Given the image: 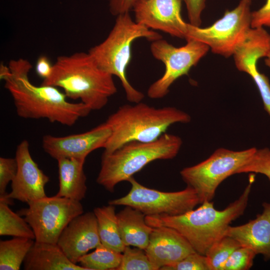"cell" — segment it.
Masks as SVG:
<instances>
[{
	"label": "cell",
	"mask_w": 270,
	"mask_h": 270,
	"mask_svg": "<svg viewBox=\"0 0 270 270\" xmlns=\"http://www.w3.org/2000/svg\"><path fill=\"white\" fill-rule=\"evenodd\" d=\"M8 70L0 80L11 95L18 116L26 119L46 118L51 122L72 126L87 116L92 110L82 102H68L58 88L34 84L28 74L32 66L28 60H10Z\"/></svg>",
	"instance_id": "obj_1"
},
{
	"label": "cell",
	"mask_w": 270,
	"mask_h": 270,
	"mask_svg": "<svg viewBox=\"0 0 270 270\" xmlns=\"http://www.w3.org/2000/svg\"><path fill=\"white\" fill-rule=\"evenodd\" d=\"M254 180L252 174L240 196L222 210L216 209L212 201L205 202L196 209L179 215L146 216V222L152 227L164 226L175 230L196 252L205 255L214 243L225 236L230 224L244 214Z\"/></svg>",
	"instance_id": "obj_2"
},
{
	"label": "cell",
	"mask_w": 270,
	"mask_h": 270,
	"mask_svg": "<svg viewBox=\"0 0 270 270\" xmlns=\"http://www.w3.org/2000/svg\"><path fill=\"white\" fill-rule=\"evenodd\" d=\"M41 84L62 88L68 98L80 100L92 110L102 108L117 92L113 76L100 68L88 52L58 56Z\"/></svg>",
	"instance_id": "obj_3"
},
{
	"label": "cell",
	"mask_w": 270,
	"mask_h": 270,
	"mask_svg": "<svg viewBox=\"0 0 270 270\" xmlns=\"http://www.w3.org/2000/svg\"><path fill=\"white\" fill-rule=\"evenodd\" d=\"M190 120V114L175 107L156 108L141 102L134 105H123L106 121L112 134L104 148V153H111L130 142L155 140L172 124H186Z\"/></svg>",
	"instance_id": "obj_4"
},
{
	"label": "cell",
	"mask_w": 270,
	"mask_h": 270,
	"mask_svg": "<svg viewBox=\"0 0 270 270\" xmlns=\"http://www.w3.org/2000/svg\"><path fill=\"white\" fill-rule=\"evenodd\" d=\"M145 38L153 42L162 38L158 32L134 20L130 12L116 16L114 26L106 39L88 51L104 71L119 78L126 99L138 103L144 94L130 83L126 77L127 68L132 58V46L136 39Z\"/></svg>",
	"instance_id": "obj_5"
},
{
	"label": "cell",
	"mask_w": 270,
	"mask_h": 270,
	"mask_svg": "<svg viewBox=\"0 0 270 270\" xmlns=\"http://www.w3.org/2000/svg\"><path fill=\"white\" fill-rule=\"evenodd\" d=\"M182 144L178 136L164 133L152 142H130L111 153H103L96 182L113 192L118 184L128 181L150 162L176 157Z\"/></svg>",
	"instance_id": "obj_6"
},
{
	"label": "cell",
	"mask_w": 270,
	"mask_h": 270,
	"mask_svg": "<svg viewBox=\"0 0 270 270\" xmlns=\"http://www.w3.org/2000/svg\"><path fill=\"white\" fill-rule=\"evenodd\" d=\"M256 149L235 151L218 148L206 160L183 168L180 176L187 186L196 191L200 204L212 201L218 186L230 176L236 174Z\"/></svg>",
	"instance_id": "obj_7"
},
{
	"label": "cell",
	"mask_w": 270,
	"mask_h": 270,
	"mask_svg": "<svg viewBox=\"0 0 270 270\" xmlns=\"http://www.w3.org/2000/svg\"><path fill=\"white\" fill-rule=\"evenodd\" d=\"M252 0H241L233 10L206 28L188 23L186 40L192 38L206 44L214 54L226 58L234 54L251 28Z\"/></svg>",
	"instance_id": "obj_8"
},
{
	"label": "cell",
	"mask_w": 270,
	"mask_h": 270,
	"mask_svg": "<svg viewBox=\"0 0 270 270\" xmlns=\"http://www.w3.org/2000/svg\"><path fill=\"white\" fill-rule=\"evenodd\" d=\"M17 213L33 230L35 241L56 244L62 232L76 216L84 213L80 202L56 195L30 201Z\"/></svg>",
	"instance_id": "obj_9"
},
{
	"label": "cell",
	"mask_w": 270,
	"mask_h": 270,
	"mask_svg": "<svg viewBox=\"0 0 270 270\" xmlns=\"http://www.w3.org/2000/svg\"><path fill=\"white\" fill-rule=\"evenodd\" d=\"M182 46L176 47L162 38L152 42L150 52L153 56L165 66L162 76L152 83L148 90V96L152 99L161 98L169 92L171 85L180 76L188 74L210 50L205 44L189 38Z\"/></svg>",
	"instance_id": "obj_10"
},
{
	"label": "cell",
	"mask_w": 270,
	"mask_h": 270,
	"mask_svg": "<svg viewBox=\"0 0 270 270\" xmlns=\"http://www.w3.org/2000/svg\"><path fill=\"white\" fill-rule=\"evenodd\" d=\"M128 182L131 188L128 194L110 200L108 204L129 206L146 216H176L194 209L200 204L196 192L188 186L180 191L164 192L146 187L133 176Z\"/></svg>",
	"instance_id": "obj_11"
},
{
	"label": "cell",
	"mask_w": 270,
	"mask_h": 270,
	"mask_svg": "<svg viewBox=\"0 0 270 270\" xmlns=\"http://www.w3.org/2000/svg\"><path fill=\"white\" fill-rule=\"evenodd\" d=\"M111 134L110 127L105 122L82 133L62 136L46 134L42 138V147L56 160L61 158L86 160L90 152L104 148Z\"/></svg>",
	"instance_id": "obj_12"
},
{
	"label": "cell",
	"mask_w": 270,
	"mask_h": 270,
	"mask_svg": "<svg viewBox=\"0 0 270 270\" xmlns=\"http://www.w3.org/2000/svg\"><path fill=\"white\" fill-rule=\"evenodd\" d=\"M182 0H144L133 8L135 21L152 30L186 40L188 23L181 14Z\"/></svg>",
	"instance_id": "obj_13"
},
{
	"label": "cell",
	"mask_w": 270,
	"mask_h": 270,
	"mask_svg": "<svg viewBox=\"0 0 270 270\" xmlns=\"http://www.w3.org/2000/svg\"><path fill=\"white\" fill-rule=\"evenodd\" d=\"M15 158L17 172L12 182V191L8 194L6 200L14 199L28 204L46 196L44 188L50 178L32 158L27 140L18 144Z\"/></svg>",
	"instance_id": "obj_14"
},
{
	"label": "cell",
	"mask_w": 270,
	"mask_h": 270,
	"mask_svg": "<svg viewBox=\"0 0 270 270\" xmlns=\"http://www.w3.org/2000/svg\"><path fill=\"white\" fill-rule=\"evenodd\" d=\"M57 245L73 263L101 244L96 216L87 212L74 218L60 235Z\"/></svg>",
	"instance_id": "obj_15"
},
{
	"label": "cell",
	"mask_w": 270,
	"mask_h": 270,
	"mask_svg": "<svg viewBox=\"0 0 270 270\" xmlns=\"http://www.w3.org/2000/svg\"><path fill=\"white\" fill-rule=\"evenodd\" d=\"M153 228L144 250L158 270L174 265L196 252L188 242L175 230L164 226Z\"/></svg>",
	"instance_id": "obj_16"
},
{
	"label": "cell",
	"mask_w": 270,
	"mask_h": 270,
	"mask_svg": "<svg viewBox=\"0 0 270 270\" xmlns=\"http://www.w3.org/2000/svg\"><path fill=\"white\" fill-rule=\"evenodd\" d=\"M261 214L246 224L228 228L225 236L236 240L241 246L249 248L265 260H270V202L262 204Z\"/></svg>",
	"instance_id": "obj_17"
},
{
	"label": "cell",
	"mask_w": 270,
	"mask_h": 270,
	"mask_svg": "<svg viewBox=\"0 0 270 270\" xmlns=\"http://www.w3.org/2000/svg\"><path fill=\"white\" fill-rule=\"evenodd\" d=\"M26 270H86L72 262L57 245L35 241L24 262Z\"/></svg>",
	"instance_id": "obj_18"
},
{
	"label": "cell",
	"mask_w": 270,
	"mask_h": 270,
	"mask_svg": "<svg viewBox=\"0 0 270 270\" xmlns=\"http://www.w3.org/2000/svg\"><path fill=\"white\" fill-rule=\"evenodd\" d=\"M270 34L264 28H250L233 56L236 68L248 74L257 68L258 60L268 54Z\"/></svg>",
	"instance_id": "obj_19"
},
{
	"label": "cell",
	"mask_w": 270,
	"mask_h": 270,
	"mask_svg": "<svg viewBox=\"0 0 270 270\" xmlns=\"http://www.w3.org/2000/svg\"><path fill=\"white\" fill-rule=\"evenodd\" d=\"M59 190L56 196L80 202L87 190L84 170L85 160L61 158L58 160Z\"/></svg>",
	"instance_id": "obj_20"
},
{
	"label": "cell",
	"mask_w": 270,
	"mask_h": 270,
	"mask_svg": "<svg viewBox=\"0 0 270 270\" xmlns=\"http://www.w3.org/2000/svg\"><path fill=\"white\" fill-rule=\"evenodd\" d=\"M116 216L124 244L145 250L154 228L146 224V215L136 208L126 206Z\"/></svg>",
	"instance_id": "obj_21"
},
{
	"label": "cell",
	"mask_w": 270,
	"mask_h": 270,
	"mask_svg": "<svg viewBox=\"0 0 270 270\" xmlns=\"http://www.w3.org/2000/svg\"><path fill=\"white\" fill-rule=\"evenodd\" d=\"M101 244L118 252L126 246L120 234L115 206L110 204L94 209Z\"/></svg>",
	"instance_id": "obj_22"
},
{
	"label": "cell",
	"mask_w": 270,
	"mask_h": 270,
	"mask_svg": "<svg viewBox=\"0 0 270 270\" xmlns=\"http://www.w3.org/2000/svg\"><path fill=\"white\" fill-rule=\"evenodd\" d=\"M35 240L14 237L0 241V270H18Z\"/></svg>",
	"instance_id": "obj_23"
},
{
	"label": "cell",
	"mask_w": 270,
	"mask_h": 270,
	"mask_svg": "<svg viewBox=\"0 0 270 270\" xmlns=\"http://www.w3.org/2000/svg\"><path fill=\"white\" fill-rule=\"evenodd\" d=\"M121 253L101 244L94 252L80 257L78 264L86 270H116L121 262Z\"/></svg>",
	"instance_id": "obj_24"
},
{
	"label": "cell",
	"mask_w": 270,
	"mask_h": 270,
	"mask_svg": "<svg viewBox=\"0 0 270 270\" xmlns=\"http://www.w3.org/2000/svg\"><path fill=\"white\" fill-rule=\"evenodd\" d=\"M8 204L0 202V236L26 238L35 240L34 232L24 218L14 212Z\"/></svg>",
	"instance_id": "obj_25"
},
{
	"label": "cell",
	"mask_w": 270,
	"mask_h": 270,
	"mask_svg": "<svg viewBox=\"0 0 270 270\" xmlns=\"http://www.w3.org/2000/svg\"><path fill=\"white\" fill-rule=\"evenodd\" d=\"M240 246L236 240L228 236L214 243L205 254L210 270H222L232 252Z\"/></svg>",
	"instance_id": "obj_26"
},
{
	"label": "cell",
	"mask_w": 270,
	"mask_h": 270,
	"mask_svg": "<svg viewBox=\"0 0 270 270\" xmlns=\"http://www.w3.org/2000/svg\"><path fill=\"white\" fill-rule=\"evenodd\" d=\"M116 270H158L144 250L126 246Z\"/></svg>",
	"instance_id": "obj_27"
},
{
	"label": "cell",
	"mask_w": 270,
	"mask_h": 270,
	"mask_svg": "<svg viewBox=\"0 0 270 270\" xmlns=\"http://www.w3.org/2000/svg\"><path fill=\"white\" fill-rule=\"evenodd\" d=\"M248 172L264 174L270 180V150L268 148H256L248 161L237 172V174Z\"/></svg>",
	"instance_id": "obj_28"
},
{
	"label": "cell",
	"mask_w": 270,
	"mask_h": 270,
	"mask_svg": "<svg viewBox=\"0 0 270 270\" xmlns=\"http://www.w3.org/2000/svg\"><path fill=\"white\" fill-rule=\"evenodd\" d=\"M256 255L251 248L240 246L232 252L222 270H248L252 266Z\"/></svg>",
	"instance_id": "obj_29"
},
{
	"label": "cell",
	"mask_w": 270,
	"mask_h": 270,
	"mask_svg": "<svg viewBox=\"0 0 270 270\" xmlns=\"http://www.w3.org/2000/svg\"><path fill=\"white\" fill-rule=\"evenodd\" d=\"M18 170V163L16 158H0V200L6 199L8 193L7 186L16 176Z\"/></svg>",
	"instance_id": "obj_30"
},
{
	"label": "cell",
	"mask_w": 270,
	"mask_h": 270,
	"mask_svg": "<svg viewBox=\"0 0 270 270\" xmlns=\"http://www.w3.org/2000/svg\"><path fill=\"white\" fill-rule=\"evenodd\" d=\"M162 270H210L205 255L195 252L174 265L163 268Z\"/></svg>",
	"instance_id": "obj_31"
},
{
	"label": "cell",
	"mask_w": 270,
	"mask_h": 270,
	"mask_svg": "<svg viewBox=\"0 0 270 270\" xmlns=\"http://www.w3.org/2000/svg\"><path fill=\"white\" fill-rule=\"evenodd\" d=\"M249 75L257 86L264 108L270 116V83L268 78L259 72L257 68L252 70Z\"/></svg>",
	"instance_id": "obj_32"
},
{
	"label": "cell",
	"mask_w": 270,
	"mask_h": 270,
	"mask_svg": "<svg viewBox=\"0 0 270 270\" xmlns=\"http://www.w3.org/2000/svg\"><path fill=\"white\" fill-rule=\"evenodd\" d=\"M186 5L188 16L191 24L200 26L201 16L206 7V0H182Z\"/></svg>",
	"instance_id": "obj_33"
},
{
	"label": "cell",
	"mask_w": 270,
	"mask_h": 270,
	"mask_svg": "<svg viewBox=\"0 0 270 270\" xmlns=\"http://www.w3.org/2000/svg\"><path fill=\"white\" fill-rule=\"evenodd\" d=\"M270 27V0H266L265 4L258 10L252 12L251 28Z\"/></svg>",
	"instance_id": "obj_34"
},
{
	"label": "cell",
	"mask_w": 270,
	"mask_h": 270,
	"mask_svg": "<svg viewBox=\"0 0 270 270\" xmlns=\"http://www.w3.org/2000/svg\"><path fill=\"white\" fill-rule=\"evenodd\" d=\"M144 0H108L110 10L115 16L130 12L134 7Z\"/></svg>",
	"instance_id": "obj_35"
},
{
	"label": "cell",
	"mask_w": 270,
	"mask_h": 270,
	"mask_svg": "<svg viewBox=\"0 0 270 270\" xmlns=\"http://www.w3.org/2000/svg\"><path fill=\"white\" fill-rule=\"evenodd\" d=\"M53 64L48 56H40L36 62V72L37 74L44 80L48 78L52 73Z\"/></svg>",
	"instance_id": "obj_36"
},
{
	"label": "cell",
	"mask_w": 270,
	"mask_h": 270,
	"mask_svg": "<svg viewBox=\"0 0 270 270\" xmlns=\"http://www.w3.org/2000/svg\"><path fill=\"white\" fill-rule=\"evenodd\" d=\"M264 62H265V64L266 66L270 68V44L269 50H268V54L266 57Z\"/></svg>",
	"instance_id": "obj_37"
}]
</instances>
